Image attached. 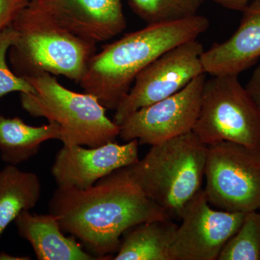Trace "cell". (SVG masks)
<instances>
[{"label": "cell", "instance_id": "cell-1", "mask_svg": "<svg viewBox=\"0 0 260 260\" xmlns=\"http://www.w3.org/2000/svg\"><path fill=\"white\" fill-rule=\"evenodd\" d=\"M49 210L58 218L62 231L79 239L97 259H111L130 227L171 219L142 192L124 168L88 189L57 187L49 201Z\"/></svg>", "mask_w": 260, "mask_h": 260}, {"label": "cell", "instance_id": "cell-2", "mask_svg": "<svg viewBox=\"0 0 260 260\" xmlns=\"http://www.w3.org/2000/svg\"><path fill=\"white\" fill-rule=\"evenodd\" d=\"M209 27V19L197 15L170 23L148 24L126 34L90 57L80 85L106 109L115 110L142 70L167 51L198 39Z\"/></svg>", "mask_w": 260, "mask_h": 260}, {"label": "cell", "instance_id": "cell-3", "mask_svg": "<svg viewBox=\"0 0 260 260\" xmlns=\"http://www.w3.org/2000/svg\"><path fill=\"white\" fill-rule=\"evenodd\" d=\"M208 145L193 132L151 145L144 158L124 168L128 177L171 219L201 190Z\"/></svg>", "mask_w": 260, "mask_h": 260}, {"label": "cell", "instance_id": "cell-4", "mask_svg": "<svg viewBox=\"0 0 260 260\" xmlns=\"http://www.w3.org/2000/svg\"><path fill=\"white\" fill-rule=\"evenodd\" d=\"M17 31L8 51L15 74L61 75L80 83L97 44L77 37L30 5L12 24Z\"/></svg>", "mask_w": 260, "mask_h": 260}, {"label": "cell", "instance_id": "cell-5", "mask_svg": "<svg viewBox=\"0 0 260 260\" xmlns=\"http://www.w3.org/2000/svg\"><path fill=\"white\" fill-rule=\"evenodd\" d=\"M25 79L36 92L20 93L22 108L32 117L45 118L60 126L63 145L95 148L119 136L120 126L108 117L107 109L93 95L70 90L48 73Z\"/></svg>", "mask_w": 260, "mask_h": 260}, {"label": "cell", "instance_id": "cell-6", "mask_svg": "<svg viewBox=\"0 0 260 260\" xmlns=\"http://www.w3.org/2000/svg\"><path fill=\"white\" fill-rule=\"evenodd\" d=\"M192 132L208 146L229 141L260 149V113L239 75L205 80Z\"/></svg>", "mask_w": 260, "mask_h": 260}, {"label": "cell", "instance_id": "cell-7", "mask_svg": "<svg viewBox=\"0 0 260 260\" xmlns=\"http://www.w3.org/2000/svg\"><path fill=\"white\" fill-rule=\"evenodd\" d=\"M205 191L212 206L249 213L260 205V149L234 142L209 145Z\"/></svg>", "mask_w": 260, "mask_h": 260}, {"label": "cell", "instance_id": "cell-8", "mask_svg": "<svg viewBox=\"0 0 260 260\" xmlns=\"http://www.w3.org/2000/svg\"><path fill=\"white\" fill-rule=\"evenodd\" d=\"M204 51L203 44L194 39L158 56L136 77L129 93L115 109L113 121L120 126L138 109L177 93L204 74L201 61Z\"/></svg>", "mask_w": 260, "mask_h": 260}, {"label": "cell", "instance_id": "cell-9", "mask_svg": "<svg viewBox=\"0 0 260 260\" xmlns=\"http://www.w3.org/2000/svg\"><path fill=\"white\" fill-rule=\"evenodd\" d=\"M206 75L197 77L177 93L130 114L120 125L119 138L153 145L192 132Z\"/></svg>", "mask_w": 260, "mask_h": 260}, {"label": "cell", "instance_id": "cell-10", "mask_svg": "<svg viewBox=\"0 0 260 260\" xmlns=\"http://www.w3.org/2000/svg\"><path fill=\"white\" fill-rule=\"evenodd\" d=\"M246 213L215 210L204 189L181 215L171 248V260H217L227 241L242 225Z\"/></svg>", "mask_w": 260, "mask_h": 260}, {"label": "cell", "instance_id": "cell-11", "mask_svg": "<svg viewBox=\"0 0 260 260\" xmlns=\"http://www.w3.org/2000/svg\"><path fill=\"white\" fill-rule=\"evenodd\" d=\"M139 143L114 141L95 148L64 145L56 153L51 172L58 187L85 189L119 169L139 160Z\"/></svg>", "mask_w": 260, "mask_h": 260}, {"label": "cell", "instance_id": "cell-12", "mask_svg": "<svg viewBox=\"0 0 260 260\" xmlns=\"http://www.w3.org/2000/svg\"><path fill=\"white\" fill-rule=\"evenodd\" d=\"M30 5L68 31L96 44L126 27L121 0H31Z\"/></svg>", "mask_w": 260, "mask_h": 260}, {"label": "cell", "instance_id": "cell-13", "mask_svg": "<svg viewBox=\"0 0 260 260\" xmlns=\"http://www.w3.org/2000/svg\"><path fill=\"white\" fill-rule=\"evenodd\" d=\"M239 28L228 40L203 51L202 64L206 74L239 75L260 58V0L251 2L242 11Z\"/></svg>", "mask_w": 260, "mask_h": 260}, {"label": "cell", "instance_id": "cell-14", "mask_svg": "<svg viewBox=\"0 0 260 260\" xmlns=\"http://www.w3.org/2000/svg\"><path fill=\"white\" fill-rule=\"evenodd\" d=\"M18 235L30 243L39 260H94L75 238L63 234L55 215L24 210L14 220Z\"/></svg>", "mask_w": 260, "mask_h": 260}, {"label": "cell", "instance_id": "cell-15", "mask_svg": "<svg viewBox=\"0 0 260 260\" xmlns=\"http://www.w3.org/2000/svg\"><path fill=\"white\" fill-rule=\"evenodd\" d=\"M177 224L172 219L143 222L123 234L112 259L171 260L170 251Z\"/></svg>", "mask_w": 260, "mask_h": 260}, {"label": "cell", "instance_id": "cell-16", "mask_svg": "<svg viewBox=\"0 0 260 260\" xmlns=\"http://www.w3.org/2000/svg\"><path fill=\"white\" fill-rule=\"evenodd\" d=\"M50 140H61L60 126L56 123L34 126L18 116L0 115V158L7 165L18 167L30 160Z\"/></svg>", "mask_w": 260, "mask_h": 260}, {"label": "cell", "instance_id": "cell-17", "mask_svg": "<svg viewBox=\"0 0 260 260\" xmlns=\"http://www.w3.org/2000/svg\"><path fill=\"white\" fill-rule=\"evenodd\" d=\"M42 189V182L35 173L13 165H6L0 171V237L22 212L35 208Z\"/></svg>", "mask_w": 260, "mask_h": 260}, {"label": "cell", "instance_id": "cell-18", "mask_svg": "<svg viewBox=\"0 0 260 260\" xmlns=\"http://www.w3.org/2000/svg\"><path fill=\"white\" fill-rule=\"evenodd\" d=\"M205 0H128L135 14L147 24L170 23L198 15Z\"/></svg>", "mask_w": 260, "mask_h": 260}, {"label": "cell", "instance_id": "cell-19", "mask_svg": "<svg viewBox=\"0 0 260 260\" xmlns=\"http://www.w3.org/2000/svg\"><path fill=\"white\" fill-rule=\"evenodd\" d=\"M217 260H260V215L246 213L244 221L220 251Z\"/></svg>", "mask_w": 260, "mask_h": 260}, {"label": "cell", "instance_id": "cell-20", "mask_svg": "<svg viewBox=\"0 0 260 260\" xmlns=\"http://www.w3.org/2000/svg\"><path fill=\"white\" fill-rule=\"evenodd\" d=\"M17 37L13 27L0 32V100L13 92L20 93H34L36 90L31 84L23 77L18 76L10 69L7 61L10 48Z\"/></svg>", "mask_w": 260, "mask_h": 260}, {"label": "cell", "instance_id": "cell-21", "mask_svg": "<svg viewBox=\"0 0 260 260\" xmlns=\"http://www.w3.org/2000/svg\"><path fill=\"white\" fill-rule=\"evenodd\" d=\"M30 0H0V32L9 28Z\"/></svg>", "mask_w": 260, "mask_h": 260}, {"label": "cell", "instance_id": "cell-22", "mask_svg": "<svg viewBox=\"0 0 260 260\" xmlns=\"http://www.w3.org/2000/svg\"><path fill=\"white\" fill-rule=\"evenodd\" d=\"M245 88L260 113V63L251 74Z\"/></svg>", "mask_w": 260, "mask_h": 260}, {"label": "cell", "instance_id": "cell-23", "mask_svg": "<svg viewBox=\"0 0 260 260\" xmlns=\"http://www.w3.org/2000/svg\"><path fill=\"white\" fill-rule=\"evenodd\" d=\"M214 3L228 10L242 12L254 0H213Z\"/></svg>", "mask_w": 260, "mask_h": 260}, {"label": "cell", "instance_id": "cell-24", "mask_svg": "<svg viewBox=\"0 0 260 260\" xmlns=\"http://www.w3.org/2000/svg\"><path fill=\"white\" fill-rule=\"evenodd\" d=\"M30 259V256H16L10 255L4 251L0 252V260H28Z\"/></svg>", "mask_w": 260, "mask_h": 260}, {"label": "cell", "instance_id": "cell-25", "mask_svg": "<svg viewBox=\"0 0 260 260\" xmlns=\"http://www.w3.org/2000/svg\"><path fill=\"white\" fill-rule=\"evenodd\" d=\"M258 211H259V215H260V205H259V209H258Z\"/></svg>", "mask_w": 260, "mask_h": 260}, {"label": "cell", "instance_id": "cell-26", "mask_svg": "<svg viewBox=\"0 0 260 260\" xmlns=\"http://www.w3.org/2000/svg\"><path fill=\"white\" fill-rule=\"evenodd\" d=\"M30 1H31V0H30Z\"/></svg>", "mask_w": 260, "mask_h": 260}]
</instances>
